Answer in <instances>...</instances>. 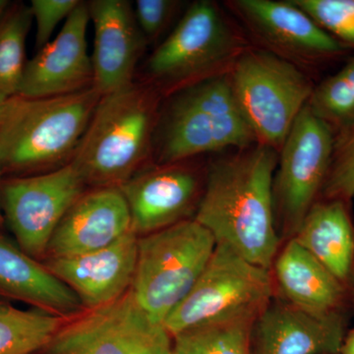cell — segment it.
<instances>
[{
    "mask_svg": "<svg viewBox=\"0 0 354 354\" xmlns=\"http://www.w3.org/2000/svg\"><path fill=\"white\" fill-rule=\"evenodd\" d=\"M279 153L255 144L209 165L194 220L216 244L271 270L279 248L274 177Z\"/></svg>",
    "mask_w": 354,
    "mask_h": 354,
    "instance_id": "obj_1",
    "label": "cell"
},
{
    "mask_svg": "<svg viewBox=\"0 0 354 354\" xmlns=\"http://www.w3.org/2000/svg\"><path fill=\"white\" fill-rule=\"evenodd\" d=\"M160 94L132 83L102 95L72 158L86 185L120 187L153 155Z\"/></svg>",
    "mask_w": 354,
    "mask_h": 354,
    "instance_id": "obj_2",
    "label": "cell"
},
{
    "mask_svg": "<svg viewBox=\"0 0 354 354\" xmlns=\"http://www.w3.org/2000/svg\"><path fill=\"white\" fill-rule=\"evenodd\" d=\"M101 97L92 87L57 97L9 99L0 122L2 171L43 174L68 165Z\"/></svg>",
    "mask_w": 354,
    "mask_h": 354,
    "instance_id": "obj_3",
    "label": "cell"
},
{
    "mask_svg": "<svg viewBox=\"0 0 354 354\" xmlns=\"http://www.w3.org/2000/svg\"><path fill=\"white\" fill-rule=\"evenodd\" d=\"M160 109L153 155L158 165L257 144L235 97L230 73L169 95Z\"/></svg>",
    "mask_w": 354,
    "mask_h": 354,
    "instance_id": "obj_4",
    "label": "cell"
},
{
    "mask_svg": "<svg viewBox=\"0 0 354 354\" xmlns=\"http://www.w3.org/2000/svg\"><path fill=\"white\" fill-rule=\"evenodd\" d=\"M252 44L220 4L198 0L147 60L148 85L171 95L195 84L227 75Z\"/></svg>",
    "mask_w": 354,
    "mask_h": 354,
    "instance_id": "obj_5",
    "label": "cell"
},
{
    "mask_svg": "<svg viewBox=\"0 0 354 354\" xmlns=\"http://www.w3.org/2000/svg\"><path fill=\"white\" fill-rule=\"evenodd\" d=\"M216 246L211 232L194 218L139 236L136 271L130 290L151 321L162 325L189 295Z\"/></svg>",
    "mask_w": 354,
    "mask_h": 354,
    "instance_id": "obj_6",
    "label": "cell"
},
{
    "mask_svg": "<svg viewBox=\"0 0 354 354\" xmlns=\"http://www.w3.org/2000/svg\"><path fill=\"white\" fill-rule=\"evenodd\" d=\"M230 79L257 144L279 153L315 88L308 74L252 44L232 67Z\"/></svg>",
    "mask_w": 354,
    "mask_h": 354,
    "instance_id": "obj_7",
    "label": "cell"
},
{
    "mask_svg": "<svg viewBox=\"0 0 354 354\" xmlns=\"http://www.w3.org/2000/svg\"><path fill=\"white\" fill-rule=\"evenodd\" d=\"M271 270L254 265L230 247L216 244L196 285L162 326L171 337L216 324L258 320L272 295Z\"/></svg>",
    "mask_w": 354,
    "mask_h": 354,
    "instance_id": "obj_8",
    "label": "cell"
},
{
    "mask_svg": "<svg viewBox=\"0 0 354 354\" xmlns=\"http://www.w3.org/2000/svg\"><path fill=\"white\" fill-rule=\"evenodd\" d=\"M164 326L153 323L131 290L113 304L66 319L41 354H164L171 348Z\"/></svg>",
    "mask_w": 354,
    "mask_h": 354,
    "instance_id": "obj_9",
    "label": "cell"
},
{
    "mask_svg": "<svg viewBox=\"0 0 354 354\" xmlns=\"http://www.w3.org/2000/svg\"><path fill=\"white\" fill-rule=\"evenodd\" d=\"M334 145V131L305 106L279 150L274 177V212L291 234L318 201Z\"/></svg>",
    "mask_w": 354,
    "mask_h": 354,
    "instance_id": "obj_10",
    "label": "cell"
},
{
    "mask_svg": "<svg viewBox=\"0 0 354 354\" xmlns=\"http://www.w3.org/2000/svg\"><path fill=\"white\" fill-rule=\"evenodd\" d=\"M223 6L253 46L307 68L344 55L346 46L291 0H228Z\"/></svg>",
    "mask_w": 354,
    "mask_h": 354,
    "instance_id": "obj_11",
    "label": "cell"
},
{
    "mask_svg": "<svg viewBox=\"0 0 354 354\" xmlns=\"http://www.w3.org/2000/svg\"><path fill=\"white\" fill-rule=\"evenodd\" d=\"M86 187L72 162L2 184V213L20 248L35 259L44 257L53 232Z\"/></svg>",
    "mask_w": 354,
    "mask_h": 354,
    "instance_id": "obj_12",
    "label": "cell"
},
{
    "mask_svg": "<svg viewBox=\"0 0 354 354\" xmlns=\"http://www.w3.org/2000/svg\"><path fill=\"white\" fill-rule=\"evenodd\" d=\"M189 160L144 167L120 186L131 216L132 230L138 236L195 216L205 183L201 172Z\"/></svg>",
    "mask_w": 354,
    "mask_h": 354,
    "instance_id": "obj_13",
    "label": "cell"
},
{
    "mask_svg": "<svg viewBox=\"0 0 354 354\" xmlns=\"http://www.w3.org/2000/svg\"><path fill=\"white\" fill-rule=\"evenodd\" d=\"M88 4L81 1L55 39L26 64L19 97L26 99L73 94L94 86L88 53Z\"/></svg>",
    "mask_w": 354,
    "mask_h": 354,
    "instance_id": "obj_14",
    "label": "cell"
},
{
    "mask_svg": "<svg viewBox=\"0 0 354 354\" xmlns=\"http://www.w3.org/2000/svg\"><path fill=\"white\" fill-rule=\"evenodd\" d=\"M87 4L95 28L93 87L108 95L134 83L135 69L148 41L127 0H92Z\"/></svg>",
    "mask_w": 354,
    "mask_h": 354,
    "instance_id": "obj_15",
    "label": "cell"
},
{
    "mask_svg": "<svg viewBox=\"0 0 354 354\" xmlns=\"http://www.w3.org/2000/svg\"><path fill=\"white\" fill-rule=\"evenodd\" d=\"M139 236L133 230L101 250L50 258L46 267L69 286L87 310L113 304L131 288Z\"/></svg>",
    "mask_w": 354,
    "mask_h": 354,
    "instance_id": "obj_16",
    "label": "cell"
},
{
    "mask_svg": "<svg viewBox=\"0 0 354 354\" xmlns=\"http://www.w3.org/2000/svg\"><path fill=\"white\" fill-rule=\"evenodd\" d=\"M131 230V216L120 188H94L84 193L65 214L46 256L50 259L95 252Z\"/></svg>",
    "mask_w": 354,
    "mask_h": 354,
    "instance_id": "obj_17",
    "label": "cell"
},
{
    "mask_svg": "<svg viewBox=\"0 0 354 354\" xmlns=\"http://www.w3.org/2000/svg\"><path fill=\"white\" fill-rule=\"evenodd\" d=\"M274 277L288 304L321 318L348 322L354 290L342 285L295 239L274 260Z\"/></svg>",
    "mask_w": 354,
    "mask_h": 354,
    "instance_id": "obj_18",
    "label": "cell"
},
{
    "mask_svg": "<svg viewBox=\"0 0 354 354\" xmlns=\"http://www.w3.org/2000/svg\"><path fill=\"white\" fill-rule=\"evenodd\" d=\"M256 354H337L348 322L321 318L288 302L270 305L256 321Z\"/></svg>",
    "mask_w": 354,
    "mask_h": 354,
    "instance_id": "obj_19",
    "label": "cell"
},
{
    "mask_svg": "<svg viewBox=\"0 0 354 354\" xmlns=\"http://www.w3.org/2000/svg\"><path fill=\"white\" fill-rule=\"evenodd\" d=\"M292 239L342 285L354 290V223L348 202L318 200Z\"/></svg>",
    "mask_w": 354,
    "mask_h": 354,
    "instance_id": "obj_20",
    "label": "cell"
},
{
    "mask_svg": "<svg viewBox=\"0 0 354 354\" xmlns=\"http://www.w3.org/2000/svg\"><path fill=\"white\" fill-rule=\"evenodd\" d=\"M0 292L65 319L78 315L82 302L38 261L0 235Z\"/></svg>",
    "mask_w": 354,
    "mask_h": 354,
    "instance_id": "obj_21",
    "label": "cell"
},
{
    "mask_svg": "<svg viewBox=\"0 0 354 354\" xmlns=\"http://www.w3.org/2000/svg\"><path fill=\"white\" fill-rule=\"evenodd\" d=\"M65 320L44 310L25 311L0 302V354L41 351Z\"/></svg>",
    "mask_w": 354,
    "mask_h": 354,
    "instance_id": "obj_22",
    "label": "cell"
},
{
    "mask_svg": "<svg viewBox=\"0 0 354 354\" xmlns=\"http://www.w3.org/2000/svg\"><path fill=\"white\" fill-rule=\"evenodd\" d=\"M32 23L31 9L25 4H9L0 16V97L3 99L19 94Z\"/></svg>",
    "mask_w": 354,
    "mask_h": 354,
    "instance_id": "obj_23",
    "label": "cell"
},
{
    "mask_svg": "<svg viewBox=\"0 0 354 354\" xmlns=\"http://www.w3.org/2000/svg\"><path fill=\"white\" fill-rule=\"evenodd\" d=\"M253 319L216 324L172 337L176 354H252Z\"/></svg>",
    "mask_w": 354,
    "mask_h": 354,
    "instance_id": "obj_24",
    "label": "cell"
},
{
    "mask_svg": "<svg viewBox=\"0 0 354 354\" xmlns=\"http://www.w3.org/2000/svg\"><path fill=\"white\" fill-rule=\"evenodd\" d=\"M307 106L337 134L354 124V57L315 86Z\"/></svg>",
    "mask_w": 354,
    "mask_h": 354,
    "instance_id": "obj_25",
    "label": "cell"
},
{
    "mask_svg": "<svg viewBox=\"0 0 354 354\" xmlns=\"http://www.w3.org/2000/svg\"><path fill=\"white\" fill-rule=\"evenodd\" d=\"M321 197L348 203L354 197V124L335 136L332 162Z\"/></svg>",
    "mask_w": 354,
    "mask_h": 354,
    "instance_id": "obj_26",
    "label": "cell"
},
{
    "mask_svg": "<svg viewBox=\"0 0 354 354\" xmlns=\"http://www.w3.org/2000/svg\"><path fill=\"white\" fill-rule=\"evenodd\" d=\"M346 46L354 48V0H291Z\"/></svg>",
    "mask_w": 354,
    "mask_h": 354,
    "instance_id": "obj_27",
    "label": "cell"
},
{
    "mask_svg": "<svg viewBox=\"0 0 354 354\" xmlns=\"http://www.w3.org/2000/svg\"><path fill=\"white\" fill-rule=\"evenodd\" d=\"M80 3L79 0H32L30 9L36 22L37 50L50 43L57 26L66 21Z\"/></svg>",
    "mask_w": 354,
    "mask_h": 354,
    "instance_id": "obj_28",
    "label": "cell"
},
{
    "mask_svg": "<svg viewBox=\"0 0 354 354\" xmlns=\"http://www.w3.org/2000/svg\"><path fill=\"white\" fill-rule=\"evenodd\" d=\"M135 17L147 41H156L171 26L183 6L176 0H137Z\"/></svg>",
    "mask_w": 354,
    "mask_h": 354,
    "instance_id": "obj_29",
    "label": "cell"
},
{
    "mask_svg": "<svg viewBox=\"0 0 354 354\" xmlns=\"http://www.w3.org/2000/svg\"><path fill=\"white\" fill-rule=\"evenodd\" d=\"M337 354H354V330L346 333L342 348Z\"/></svg>",
    "mask_w": 354,
    "mask_h": 354,
    "instance_id": "obj_30",
    "label": "cell"
},
{
    "mask_svg": "<svg viewBox=\"0 0 354 354\" xmlns=\"http://www.w3.org/2000/svg\"><path fill=\"white\" fill-rule=\"evenodd\" d=\"M9 99H3L0 97V122L3 118L4 113H6L7 104H8Z\"/></svg>",
    "mask_w": 354,
    "mask_h": 354,
    "instance_id": "obj_31",
    "label": "cell"
},
{
    "mask_svg": "<svg viewBox=\"0 0 354 354\" xmlns=\"http://www.w3.org/2000/svg\"><path fill=\"white\" fill-rule=\"evenodd\" d=\"M2 172V167L1 165H0V176H1ZM3 221H4V216L3 213H2V208H1V183H0V228L2 227V225H3Z\"/></svg>",
    "mask_w": 354,
    "mask_h": 354,
    "instance_id": "obj_32",
    "label": "cell"
},
{
    "mask_svg": "<svg viewBox=\"0 0 354 354\" xmlns=\"http://www.w3.org/2000/svg\"><path fill=\"white\" fill-rule=\"evenodd\" d=\"M10 2L7 1V0H0V16L2 15V13L6 10L7 7L9 6Z\"/></svg>",
    "mask_w": 354,
    "mask_h": 354,
    "instance_id": "obj_33",
    "label": "cell"
},
{
    "mask_svg": "<svg viewBox=\"0 0 354 354\" xmlns=\"http://www.w3.org/2000/svg\"><path fill=\"white\" fill-rule=\"evenodd\" d=\"M164 354H176L174 353V349H172V346L171 348L167 349V351Z\"/></svg>",
    "mask_w": 354,
    "mask_h": 354,
    "instance_id": "obj_34",
    "label": "cell"
}]
</instances>
